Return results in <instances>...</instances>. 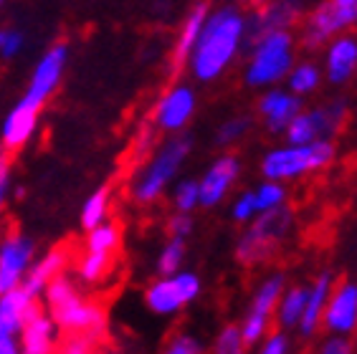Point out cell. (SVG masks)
Here are the masks:
<instances>
[{"instance_id": "cell-1", "label": "cell", "mask_w": 357, "mask_h": 354, "mask_svg": "<svg viewBox=\"0 0 357 354\" xmlns=\"http://www.w3.org/2000/svg\"><path fill=\"white\" fill-rule=\"evenodd\" d=\"M246 51V13L238 6L211 8L198 41L188 56V71L198 84H213Z\"/></svg>"}, {"instance_id": "cell-2", "label": "cell", "mask_w": 357, "mask_h": 354, "mask_svg": "<svg viewBox=\"0 0 357 354\" xmlns=\"http://www.w3.org/2000/svg\"><path fill=\"white\" fill-rule=\"evenodd\" d=\"M41 304L51 314L56 329L63 334H86V337L99 339L107 329L104 309L84 296V291L69 273H61L48 284Z\"/></svg>"}, {"instance_id": "cell-3", "label": "cell", "mask_w": 357, "mask_h": 354, "mask_svg": "<svg viewBox=\"0 0 357 354\" xmlns=\"http://www.w3.org/2000/svg\"><path fill=\"white\" fill-rule=\"evenodd\" d=\"M192 134L180 132L170 134L165 142L155 147L150 160L135 172L130 183V198L137 205H155L175 183L192 155Z\"/></svg>"}, {"instance_id": "cell-4", "label": "cell", "mask_w": 357, "mask_h": 354, "mask_svg": "<svg viewBox=\"0 0 357 354\" xmlns=\"http://www.w3.org/2000/svg\"><path fill=\"white\" fill-rule=\"evenodd\" d=\"M294 210L284 205L279 210L261 213L251 223H246L243 233L236 240L234 256L241 266L246 268H259L276 259V253L282 251V245L289 240L294 231Z\"/></svg>"}, {"instance_id": "cell-5", "label": "cell", "mask_w": 357, "mask_h": 354, "mask_svg": "<svg viewBox=\"0 0 357 354\" xmlns=\"http://www.w3.org/2000/svg\"><path fill=\"white\" fill-rule=\"evenodd\" d=\"M248 59L243 66V82L248 88H271L287 79L296 63V38L291 31L264 33L246 46Z\"/></svg>"}, {"instance_id": "cell-6", "label": "cell", "mask_w": 357, "mask_h": 354, "mask_svg": "<svg viewBox=\"0 0 357 354\" xmlns=\"http://www.w3.org/2000/svg\"><path fill=\"white\" fill-rule=\"evenodd\" d=\"M337 157L335 139H317L310 144H282V147H271L261 157L264 180H276V183H294L299 177L310 175V172L327 170Z\"/></svg>"}, {"instance_id": "cell-7", "label": "cell", "mask_w": 357, "mask_h": 354, "mask_svg": "<svg viewBox=\"0 0 357 354\" xmlns=\"http://www.w3.org/2000/svg\"><path fill=\"white\" fill-rule=\"evenodd\" d=\"M357 26V0H322L302 18L299 43L307 51H319L340 33Z\"/></svg>"}, {"instance_id": "cell-8", "label": "cell", "mask_w": 357, "mask_h": 354, "mask_svg": "<svg viewBox=\"0 0 357 354\" xmlns=\"http://www.w3.org/2000/svg\"><path fill=\"white\" fill-rule=\"evenodd\" d=\"M284 288H287V273L282 271L266 273L256 284L254 293H251V301H248L246 311H243V319L238 321L241 339L246 341V347L259 344L274 329V309Z\"/></svg>"}, {"instance_id": "cell-9", "label": "cell", "mask_w": 357, "mask_h": 354, "mask_svg": "<svg viewBox=\"0 0 357 354\" xmlns=\"http://www.w3.org/2000/svg\"><path fill=\"white\" fill-rule=\"evenodd\" d=\"M200 293H203V279L195 271L180 268L172 276H158L152 284H147L142 299L144 307L155 316H178Z\"/></svg>"}, {"instance_id": "cell-10", "label": "cell", "mask_w": 357, "mask_h": 354, "mask_svg": "<svg viewBox=\"0 0 357 354\" xmlns=\"http://www.w3.org/2000/svg\"><path fill=\"white\" fill-rule=\"evenodd\" d=\"M347 119V102L335 99L314 109H302L284 130L287 144H310L317 139H335Z\"/></svg>"}, {"instance_id": "cell-11", "label": "cell", "mask_w": 357, "mask_h": 354, "mask_svg": "<svg viewBox=\"0 0 357 354\" xmlns=\"http://www.w3.org/2000/svg\"><path fill=\"white\" fill-rule=\"evenodd\" d=\"M66 66H69V43L56 41L54 46H48L41 59L36 61L23 99L33 102L36 107L43 109L48 104V99H51V96L59 91V86H61Z\"/></svg>"}, {"instance_id": "cell-12", "label": "cell", "mask_w": 357, "mask_h": 354, "mask_svg": "<svg viewBox=\"0 0 357 354\" xmlns=\"http://www.w3.org/2000/svg\"><path fill=\"white\" fill-rule=\"evenodd\" d=\"M198 111V94L195 88L185 82L172 84L165 94L160 96L152 111V122L165 134H180L188 130L192 116Z\"/></svg>"}, {"instance_id": "cell-13", "label": "cell", "mask_w": 357, "mask_h": 354, "mask_svg": "<svg viewBox=\"0 0 357 354\" xmlns=\"http://www.w3.org/2000/svg\"><path fill=\"white\" fill-rule=\"evenodd\" d=\"M241 172H243L241 157L234 155V152H220L198 177L200 208L213 210L220 203H226V198L234 192L236 183H238Z\"/></svg>"}, {"instance_id": "cell-14", "label": "cell", "mask_w": 357, "mask_h": 354, "mask_svg": "<svg viewBox=\"0 0 357 354\" xmlns=\"http://www.w3.org/2000/svg\"><path fill=\"white\" fill-rule=\"evenodd\" d=\"M36 256V240L26 233L10 231L0 236V293L21 286Z\"/></svg>"}, {"instance_id": "cell-15", "label": "cell", "mask_w": 357, "mask_h": 354, "mask_svg": "<svg viewBox=\"0 0 357 354\" xmlns=\"http://www.w3.org/2000/svg\"><path fill=\"white\" fill-rule=\"evenodd\" d=\"M38 301L23 286L0 293V354H21V329Z\"/></svg>"}, {"instance_id": "cell-16", "label": "cell", "mask_w": 357, "mask_h": 354, "mask_svg": "<svg viewBox=\"0 0 357 354\" xmlns=\"http://www.w3.org/2000/svg\"><path fill=\"white\" fill-rule=\"evenodd\" d=\"M304 18V0H266L246 15V46L274 31H291Z\"/></svg>"}, {"instance_id": "cell-17", "label": "cell", "mask_w": 357, "mask_h": 354, "mask_svg": "<svg viewBox=\"0 0 357 354\" xmlns=\"http://www.w3.org/2000/svg\"><path fill=\"white\" fill-rule=\"evenodd\" d=\"M322 329L340 337H352L357 332V281L335 284L322 314Z\"/></svg>"}, {"instance_id": "cell-18", "label": "cell", "mask_w": 357, "mask_h": 354, "mask_svg": "<svg viewBox=\"0 0 357 354\" xmlns=\"http://www.w3.org/2000/svg\"><path fill=\"white\" fill-rule=\"evenodd\" d=\"M302 109H304V99L291 94L287 86L264 88V94L256 102V111L261 116V124L266 127L268 134H284L289 122Z\"/></svg>"}, {"instance_id": "cell-19", "label": "cell", "mask_w": 357, "mask_h": 354, "mask_svg": "<svg viewBox=\"0 0 357 354\" xmlns=\"http://www.w3.org/2000/svg\"><path fill=\"white\" fill-rule=\"evenodd\" d=\"M38 124H41V107H36L33 102L21 96L0 124V144L6 147V152L23 150L36 137Z\"/></svg>"}, {"instance_id": "cell-20", "label": "cell", "mask_w": 357, "mask_h": 354, "mask_svg": "<svg viewBox=\"0 0 357 354\" xmlns=\"http://www.w3.org/2000/svg\"><path fill=\"white\" fill-rule=\"evenodd\" d=\"M324 79L335 86H342L357 74V36L340 33L324 46Z\"/></svg>"}, {"instance_id": "cell-21", "label": "cell", "mask_w": 357, "mask_h": 354, "mask_svg": "<svg viewBox=\"0 0 357 354\" xmlns=\"http://www.w3.org/2000/svg\"><path fill=\"white\" fill-rule=\"evenodd\" d=\"M59 334L51 314L38 301L21 329V354H56Z\"/></svg>"}, {"instance_id": "cell-22", "label": "cell", "mask_w": 357, "mask_h": 354, "mask_svg": "<svg viewBox=\"0 0 357 354\" xmlns=\"http://www.w3.org/2000/svg\"><path fill=\"white\" fill-rule=\"evenodd\" d=\"M66 268H69V251L61 248V245L48 248L46 253H41V256H36L33 259L31 268H28L26 276H23L21 286L26 288L33 299H41L48 284H51L56 276L66 273Z\"/></svg>"}, {"instance_id": "cell-23", "label": "cell", "mask_w": 357, "mask_h": 354, "mask_svg": "<svg viewBox=\"0 0 357 354\" xmlns=\"http://www.w3.org/2000/svg\"><path fill=\"white\" fill-rule=\"evenodd\" d=\"M332 288H335V276L330 271L319 273L314 279L312 286H307V301H304V314L299 324H296V332L302 339H312L314 334H319L322 329V314L327 307V299H330Z\"/></svg>"}, {"instance_id": "cell-24", "label": "cell", "mask_w": 357, "mask_h": 354, "mask_svg": "<svg viewBox=\"0 0 357 354\" xmlns=\"http://www.w3.org/2000/svg\"><path fill=\"white\" fill-rule=\"evenodd\" d=\"M208 13H211V3L208 0H198L195 6L188 10V15L183 18L178 28V36H175V46H172V66L180 68L185 66L188 56H190L192 46L198 41V33L203 23H206Z\"/></svg>"}, {"instance_id": "cell-25", "label": "cell", "mask_w": 357, "mask_h": 354, "mask_svg": "<svg viewBox=\"0 0 357 354\" xmlns=\"http://www.w3.org/2000/svg\"><path fill=\"white\" fill-rule=\"evenodd\" d=\"M304 301H307V286L284 288L274 309L276 329H284V332L296 329V324H299V319H302V314H304Z\"/></svg>"}, {"instance_id": "cell-26", "label": "cell", "mask_w": 357, "mask_h": 354, "mask_svg": "<svg viewBox=\"0 0 357 354\" xmlns=\"http://www.w3.org/2000/svg\"><path fill=\"white\" fill-rule=\"evenodd\" d=\"M109 208H112V185H99L86 195L79 210V223L84 231H91L96 225H102L109 220Z\"/></svg>"}, {"instance_id": "cell-27", "label": "cell", "mask_w": 357, "mask_h": 354, "mask_svg": "<svg viewBox=\"0 0 357 354\" xmlns=\"http://www.w3.org/2000/svg\"><path fill=\"white\" fill-rule=\"evenodd\" d=\"M284 82H287V88L291 94L302 96V99L304 96H312L324 82L322 66L314 61H296Z\"/></svg>"}, {"instance_id": "cell-28", "label": "cell", "mask_w": 357, "mask_h": 354, "mask_svg": "<svg viewBox=\"0 0 357 354\" xmlns=\"http://www.w3.org/2000/svg\"><path fill=\"white\" fill-rule=\"evenodd\" d=\"M112 261L114 256L112 253H96V251H84L79 263H76V276H79V284H99V281L107 279V273L112 268Z\"/></svg>"}, {"instance_id": "cell-29", "label": "cell", "mask_w": 357, "mask_h": 354, "mask_svg": "<svg viewBox=\"0 0 357 354\" xmlns=\"http://www.w3.org/2000/svg\"><path fill=\"white\" fill-rule=\"evenodd\" d=\"M251 130H254V116H248V114L228 116V119H223V122L218 124L213 142L220 150H228V147L238 144L241 139H246Z\"/></svg>"}, {"instance_id": "cell-30", "label": "cell", "mask_w": 357, "mask_h": 354, "mask_svg": "<svg viewBox=\"0 0 357 354\" xmlns=\"http://www.w3.org/2000/svg\"><path fill=\"white\" fill-rule=\"evenodd\" d=\"M188 259V240L183 238H167L160 248L158 259H155V271L158 276H172L180 268H185Z\"/></svg>"}, {"instance_id": "cell-31", "label": "cell", "mask_w": 357, "mask_h": 354, "mask_svg": "<svg viewBox=\"0 0 357 354\" xmlns=\"http://www.w3.org/2000/svg\"><path fill=\"white\" fill-rule=\"evenodd\" d=\"M170 205L175 213H195L200 208L198 177H178L170 185Z\"/></svg>"}, {"instance_id": "cell-32", "label": "cell", "mask_w": 357, "mask_h": 354, "mask_svg": "<svg viewBox=\"0 0 357 354\" xmlns=\"http://www.w3.org/2000/svg\"><path fill=\"white\" fill-rule=\"evenodd\" d=\"M289 190L284 183H276V180H261V183L254 187V200H256V213H271L279 210L287 205Z\"/></svg>"}, {"instance_id": "cell-33", "label": "cell", "mask_w": 357, "mask_h": 354, "mask_svg": "<svg viewBox=\"0 0 357 354\" xmlns=\"http://www.w3.org/2000/svg\"><path fill=\"white\" fill-rule=\"evenodd\" d=\"M119 248V228L112 220L96 225L91 231H86V240H84V251H96V253H117Z\"/></svg>"}, {"instance_id": "cell-34", "label": "cell", "mask_w": 357, "mask_h": 354, "mask_svg": "<svg viewBox=\"0 0 357 354\" xmlns=\"http://www.w3.org/2000/svg\"><path fill=\"white\" fill-rule=\"evenodd\" d=\"M206 354H251V347H246V341L241 339L238 324H226L215 334L213 344Z\"/></svg>"}, {"instance_id": "cell-35", "label": "cell", "mask_w": 357, "mask_h": 354, "mask_svg": "<svg viewBox=\"0 0 357 354\" xmlns=\"http://www.w3.org/2000/svg\"><path fill=\"white\" fill-rule=\"evenodd\" d=\"M206 341L192 332H175L160 354H206Z\"/></svg>"}, {"instance_id": "cell-36", "label": "cell", "mask_w": 357, "mask_h": 354, "mask_svg": "<svg viewBox=\"0 0 357 354\" xmlns=\"http://www.w3.org/2000/svg\"><path fill=\"white\" fill-rule=\"evenodd\" d=\"M294 341L284 329H271L259 344H254V354H291Z\"/></svg>"}, {"instance_id": "cell-37", "label": "cell", "mask_w": 357, "mask_h": 354, "mask_svg": "<svg viewBox=\"0 0 357 354\" xmlns=\"http://www.w3.org/2000/svg\"><path fill=\"white\" fill-rule=\"evenodd\" d=\"M26 46V33L15 26H0V59L13 61L15 56H21Z\"/></svg>"}, {"instance_id": "cell-38", "label": "cell", "mask_w": 357, "mask_h": 354, "mask_svg": "<svg viewBox=\"0 0 357 354\" xmlns=\"http://www.w3.org/2000/svg\"><path fill=\"white\" fill-rule=\"evenodd\" d=\"M259 213H256V200H254V190H243L238 192L231 203V220L238 225H246L256 218Z\"/></svg>"}, {"instance_id": "cell-39", "label": "cell", "mask_w": 357, "mask_h": 354, "mask_svg": "<svg viewBox=\"0 0 357 354\" xmlns=\"http://www.w3.org/2000/svg\"><path fill=\"white\" fill-rule=\"evenodd\" d=\"M195 231V218L192 213H172L167 218V238H183L188 240Z\"/></svg>"}, {"instance_id": "cell-40", "label": "cell", "mask_w": 357, "mask_h": 354, "mask_svg": "<svg viewBox=\"0 0 357 354\" xmlns=\"http://www.w3.org/2000/svg\"><path fill=\"white\" fill-rule=\"evenodd\" d=\"M94 341V337H86V334H69V339L56 347V354H91Z\"/></svg>"}, {"instance_id": "cell-41", "label": "cell", "mask_w": 357, "mask_h": 354, "mask_svg": "<svg viewBox=\"0 0 357 354\" xmlns=\"http://www.w3.org/2000/svg\"><path fill=\"white\" fill-rule=\"evenodd\" d=\"M319 354H355V344L350 337L327 334V339H322V344H319Z\"/></svg>"}, {"instance_id": "cell-42", "label": "cell", "mask_w": 357, "mask_h": 354, "mask_svg": "<svg viewBox=\"0 0 357 354\" xmlns=\"http://www.w3.org/2000/svg\"><path fill=\"white\" fill-rule=\"evenodd\" d=\"M10 192H13V167L8 162V157L0 162V213L6 210L8 200H10Z\"/></svg>"}, {"instance_id": "cell-43", "label": "cell", "mask_w": 357, "mask_h": 354, "mask_svg": "<svg viewBox=\"0 0 357 354\" xmlns=\"http://www.w3.org/2000/svg\"><path fill=\"white\" fill-rule=\"evenodd\" d=\"M238 6H261V3H266V0H236Z\"/></svg>"}, {"instance_id": "cell-44", "label": "cell", "mask_w": 357, "mask_h": 354, "mask_svg": "<svg viewBox=\"0 0 357 354\" xmlns=\"http://www.w3.org/2000/svg\"><path fill=\"white\" fill-rule=\"evenodd\" d=\"M6 157H8L6 147H3V144H0V162H3V160H6Z\"/></svg>"}, {"instance_id": "cell-45", "label": "cell", "mask_w": 357, "mask_h": 354, "mask_svg": "<svg viewBox=\"0 0 357 354\" xmlns=\"http://www.w3.org/2000/svg\"><path fill=\"white\" fill-rule=\"evenodd\" d=\"M6 3H8V0H0V8H3V6H6Z\"/></svg>"}, {"instance_id": "cell-46", "label": "cell", "mask_w": 357, "mask_h": 354, "mask_svg": "<svg viewBox=\"0 0 357 354\" xmlns=\"http://www.w3.org/2000/svg\"><path fill=\"white\" fill-rule=\"evenodd\" d=\"M355 354H357V344H355Z\"/></svg>"}, {"instance_id": "cell-47", "label": "cell", "mask_w": 357, "mask_h": 354, "mask_svg": "<svg viewBox=\"0 0 357 354\" xmlns=\"http://www.w3.org/2000/svg\"><path fill=\"white\" fill-rule=\"evenodd\" d=\"M355 122H357V114H355Z\"/></svg>"}]
</instances>
